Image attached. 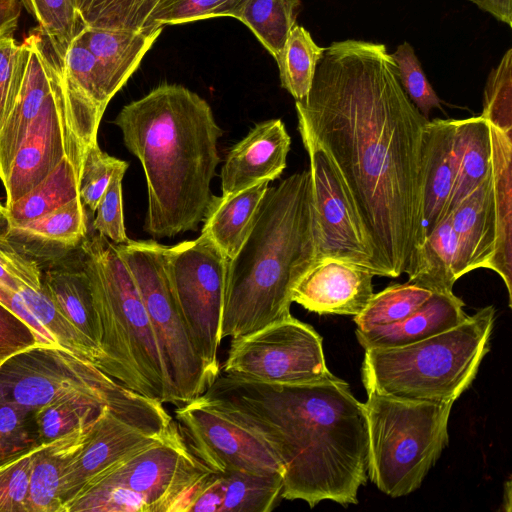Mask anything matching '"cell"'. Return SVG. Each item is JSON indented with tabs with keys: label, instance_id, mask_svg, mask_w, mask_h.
<instances>
[{
	"label": "cell",
	"instance_id": "obj_51",
	"mask_svg": "<svg viewBox=\"0 0 512 512\" xmlns=\"http://www.w3.org/2000/svg\"><path fill=\"white\" fill-rule=\"evenodd\" d=\"M503 504H504V506L505 505L507 506L505 510H507V511L511 510V481L510 480H508L505 483Z\"/></svg>",
	"mask_w": 512,
	"mask_h": 512
},
{
	"label": "cell",
	"instance_id": "obj_32",
	"mask_svg": "<svg viewBox=\"0 0 512 512\" xmlns=\"http://www.w3.org/2000/svg\"><path fill=\"white\" fill-rule=\"evenodd\" d=\"M218 474L223 491L221 512H269L281 497L283 475L245 471Z\"/></svg>",
	"mask_w": 512,
	"mask_h": 512
},
{
	"label": "cell",
	"instance_id": "obj_29",
	"mask_svg": "<svg viewBox=\"0 0 512 512\" xmlns=\"http://www.w3.org/2000/svg\"><path fill=\"white\" fill-rule=\"evenodd\" d=\"M84 156L64 157L52 172L23 197L6 206L12 225L23 224L80 198Z\"/></svg>",
	"mask_w": 512,
	"mask_h": 512
},
{
	"label": "cell",
	"instance_id": "obj_15",
	"mask_svg": "<svg viewBox=\"0 0 512 512\" xmlns=\"http://www.w3.org/2000/svg\"><path fill=\"white\" fill-rule=\"evenodd\" d=\"M173 422L164 405L141 411L105 405L64 473L60 493L63 512L91 479L159 439Z\"/></svg>",
	"mask_w": 512,
	"mask_h": 512
},
{
	"label": "cell",
	"instance_id": "obj_28",
	"mask_svg": "<svg viewBox=\"0 0 512 512\" xmlns=\"http://www.w3.org/2000/svg\"><path fill=\"white\" fill-rule=\"evenodd\" d=\"M42 283L55 307L99 348V329L91 286L81 262L78 266L51 267L42 273Z\"/></svg>",
	"mask_w": 512,
	"mask_h": 512
},
{
	"label": "cell",
	"instance_id": "obj_5",
	"mask_svg": "<svg viewBox=\"0 0 512 512\" xmlns=\"http://www.w3.org/2000/svg\"><path fill=\"white\" fill-rule=\"evenodd\" d=\"M80 249L98 322L97 367L127 389L175 406L142 297L116 244L97 233Z\"/></svg>",
	"mask_w": 512,
	"mask_h": 512
},
{
	"label": "cell",
	"instance_id": "obj_30",
	"mask_svg": "<svg viewBox=\"0 0 512 512\" xmlns=\"http://www.w3.org/2000/svg\"><path fill=\"white\" fill-rule=\"evenodd\" d=\"M457 241L448 214L430 233L406 273L408 282L431 292H453L456 274Z\"/></svg>",
	"mask_w": 512,
	"mask_h": 512
},
{
	"label": "cell",
	"instance_id": "obj_31",
	"mask_svg": "<svg viewBox=\"0 0 512 512\" xmlns=\"http://www.w3.org/2000/svg\"><path fill=\"white\" fill-rule=\"evenodd\" d=\"M300 0H245L236 19L245 24L276 60L296 24Z\"/></svg>",
	"mask_w": 512,
	"mask_h": 512
},
{
	"label": "cell",
	"instance_id": "obj_40",
	"mask_svg": "<svg viewBox=\"0 0 512 512\" xmlns=\"http://www.w3.org/2000/svg\"><path fill=\"white\" fill-rule=\"evenodd\" d=\"M401 86L419 112L427 119L433 109L442 110L441 100L429 83L413 47L404 42L391 54Z\"/></svg>",
	"mask_w": 512,
	"mask_h": 512
},
{
	"label": "cell",
	"instance_id": "obj_14",
	"mask_svg": "<svg viewBox=\"0 0 512 512\" xmlns=\"http://www.w3.org/2000/svg\"><path fill=\"white\" fill-rule=\"evenodd\" d=\"M301 138L309 157L314 261L339 258L366 267L375 275L373 246L344 180L322 148Z\"/></svg>",
	"mask_w": 512,
	"mask_h": 512
},
{
	"label": "cell",
	"instance_id": "obj_20",
	"mask_svg": "<svg viewBox=\"0 0 512 512\" xmlns=\"http://www.w3.org/2000/svg\"><path fill=\"white\" fill-rule=\"evenodd\" d=\"M454 128L455 119H434L429 120L424 129L420 248L430 233L448 215L454 179Z\"/></svg>",
	"mask_w": 512,
	"mask_h": 512
},
{
	"label": "cell",
	"instance_id": "obj_4",
	"mask_svg": "<svg viewBox=\"0 0 512 512\" xmlns=\"http://www.w3.org/2000/svg\"><path fill=\"white\" fill-rule=\"evenodd\" d=\"M314 258L311 180L304 170L268 187L247 238L229 260L222 340L291 315L292 288Z\"/></svg>",
	"mask_w": 512,
	"mask_h": 512
},
{
	"label": "cell",
	"instance_id": "obj_11",
	"mask_svg": "<svg viewBox=\"0 0 512 512\" xmlns=\"http://www.w3.org/2000/svg\"><path fill=\"white\" fill-rule=\"evenodd\" d=\"M229 260L205 235L165 246L169 282L196 352L210 375L220 374L218 349Z\"/></svg>",
	"mask_w": 512,
	"mask_h": 512
},
{
	"label": "cell",
	"instance_id": "obj_33",
	"mask_svg": "<svg viewBox=\"0 0 512 512\" xmlns=\"http://www.w3.org/2000/svg\"><path fill=\"white\" fill-rule=\"evenodd\" d=\"M323 52L304 27L293 26L276 62L281 85L295 101L308 94Z\"/></svg>",
	"mask_w": 512,
	"mask_h": 512
},
{
	"label": "cell",
	"instance_id": "obj_44",
	"mask_svg": "<svg viewBox=\"0 0 512 512\" xmlns=\"http://www.w3.org/2000/svg\"><path fill=\"white\" fill-rule=\"evenodd\" d=\"M37 444L34 412L0 399V463Z\"/></svg>",
	"mask_w": 512,
	"mask_h": 512
},
{
	"label": "cell",
	"instance_id": "obj_37",
	"mask_svg": "<svg viewBox=\"0 0 512 512\" xmlns=\"http://www.w3.org/2000/svg\"><path fill=\"white\" fill-rule=\"evenodd\" d=\"M56 52L65 53L85 27L72 0H20Z\"/></svg>",
	"mask_w": 512,
	"mask_h": 512
},
{
	"label": "cell",
	"instance_id": "obj_42",
	"mask_svg": "<svg viewBox=\"0 0 512 512\" xmlns=\"http://www.w3.org/2000/svg\"><path fill=\"white\" fill-rule=\"evenodd\" d=\"M40 444L0 463V512H27L33 460Z\"/></svg>",
	"mask_w": 512,
	"mask_h": 512
},
{
	"label": "cell",
	"instance_id": "obj_45",
	"mask_svg": "<svg viewBox=\"0 0 512 512\" xmlns=\"http://www.w3.org/2000/svg\"><path fill=\"white\" fill-rule=\"evenodd\" d=\"M128 166L119 168L112 176L101 197L92 227L94 231L115 244H122L129 239L126 234L122 203V180Z\"/></svg>",
	"mask_w": 512,
	"mask_h": 512
},
{
	"label": "cell",
	"instance_id": "obj_43",
	"mask_svg": "<svg viewBox=\"0 0 512 512\" xmlns=\"http://www.w3.org/2000/svg\"><path fill=\"white\" fill-rule=\"evenodd\" d=\"M124 166H129V163L102 151L98 141L88 147L80 176L79 196L92 213L96 211L113 174Z\"/></svg>",
	"mask_w": 512,
	"mask_h": 512
},
{
	"label": "cell",
	"instance_id": "obj_13",
	"mask_svg": "<svg viewBox=\"0 0 512 512\" xmlns=\"http://www.w3.org/2000/svg\"><path fill=\"white\" fill-rule=\"evenodd\" d=\"M175 421L196 457L217 473L285 474L270 444L217 402L201 395L176 407Z\"/></svg>",
	"mask_w": 512,
	"mask_h": 512
},
{
	"label": "cell",
	"instance_id": "obj_27",
	"mask_svg": "<svg viewBox=\"0 0 512 512\" xmlns=\"http://www.w3.org/2000/svg\"><path fill=\"white\" fill-rule=\"evenodd\" d=\"M453 156L454 179L448 214L491 174L490 126L481 115L455 119Z\"/></svg>",
	"mask_w": 512,
	"mask_h": 512
},
{
	"label": "cell",
	"instance_id": "obj_23",
	"mask_svg": "<svg viewBox=\"0 0 512 512\" xmlns=\"http://www.w3.org/2000/svg\"><path fill=\"white\" fill-rule=\"evenodd\" d=\"M87 232L85 206L77 198L34 220L12 225L8 240L28 256L52 257L80 246Z\"/></svg>",
	"mask_w": 512,
	"mask_h": 512
},
{
	"label": "cell",
	"instance_id": "obj_54",
	"mask_svg": "<svg viewBox=\"0 0 512 512\" xmlns=\"http://www.w3.org/2000/svg\"><path fill=\"white\" fill-rule=\"evenodd\" d=\"M1 364H2V363L0 362V365H1Z\"/></svg>",
	"mask_w": 512,
	"mask_h": 512
},
{
	"label": "cell",
	"instance_id": "obj_8",
	"mask_svg": "<svg viewBox=\"0 0 512 512\" xmlns=\"http://www.w3.org/2000/svg\"><path fill=\"white\" fill-rule=\"evenodd\" d=\"M453 403L367 393L368 476L391 497L417 490L448 445Z\"/></svg>",
	"mask_w": 512,
	"mask_h": 512
},
{
	"label": "cell",
	"instance_id": "obj_48",
	"mask_svg": "<svg viewBox=\"0 0 512 512\" xmlns=\"http://www.w3.org/2000/svg\"><path fill=\"white\" fill-rule=\"evenodd\" d=\"M20 0H0V38L11 36L18 26Z\"/></svg>",
	"mask_w": 512,
	"mask_h": 512
},
{
	"label": "cell",
	"instance_id": "obj_39",
	"mask_svg": "<svg viewBox=\"0 0 512 512\" xmlns=\"http://www.w3.org/2000/svg\"><path fill=\"white\" fill-rule=\"evenodd\" d=\"M481 116L512 135V49L505 52L487 78Z\"/></svg>",
	"mask_w": 512,
	"mask_h": 512
},
{
	"label": "cell",
	"instance_id": "obj_17",
	"mask_svg": "<svg viewBox=\"0 0 512 512\" xmlns=\"http://www.w3.org/2000/svg\"><path fill=\"white\" fill-rule=\"evenodd\" d=\"M373 272L356 263L323 257L312 263L291 291V301L320 315H357L373 295Z\"/></svg>",
	"mask_w": 512,
	"mask_h": 512
},
{
	"label": "cell",
	"instance_id": "obj_36",
	"mask_svg": "<svg viewBox=\"0 0 512 512\" xmlns=\"http://www.w3.org/2000/svg\"><path fill=\"white\" fill-rule=\"evenodd\" d=\"M162 0H79L84 26L103 29H153L150 19Z\"/></svg>",
	"mask_w": 512,
	"mask_h": 512
},
{
	"label": "cell",
	"instance_id": "obj_38",
	"mask_svg": "<svg viewBox=\"0 0 512 512\" xmlns=\"http://www.w3.org/2000/svg\"><path fill=\"white\" fill-rule=\"evenodd\" d=\"M63 60L76 87L96 115L102 119L112 97L95 57L75 39Z\"/></svg>",
	"mask_w": 512,
	"mask_h": 512
},
{
	"label": "cell",
	"instance_id": "obj_26",
	"mask_svg": "<svg viewBox=\"0 0 512 512\" xmlns=\"http://www.w3.org/2000/svg\"><path fill=\"white\" fill-rule=\"evenodd\" d=\"M270 181H260L239 192L214 196L207 207L201 234L231 260L247 238Z\"/></svg>",
	"mask_w": 512,
	"mask_h": 512
},
{
	"label": "cell",
	"instance_id": "obj_9",
	"mask_svg": "<svg viewBox=\"0 0 512 512\" xmlns=\"http://www.w3.org/2000/svg\"><path fill=\"white\" fill-rule=\"evenodd\" d=\"M73 395L93 397L130 411L164 405L127 389L94 363L59 346L38 344L0 365V399L34 412Z\"/></svg>",
	"mask_w": 512,
	"mask_h": 512
},
{
	"label": "cell",
	"instance_id": "obj_22",
	"mask_svg": "<svg viewBox=\"0 0 512 512\" xmlns=\"http://www.w3.org/2000/svg\"><path fill=\"white\" fill-rule=\"evenodd\" d=\"M163 28L133 31L85 26L76 39L95 57L113 98L136 71Z\"/></svg>",
	"mask_w": 512,
	"mask_h": 512
},
{
	"label": "cell",
	"instance_id": "obj_50",
	"mask_svg": "<svg viewBox=\"0 0 512 512\" xmlns=\"http://www.w3.org/2000/svg\"><path fill=\"white\" fill-rule=\"evenodd\" d=\"M11 221L7 207L0 202V242L8 241Z\"/></svg>",
	"mask_w": 512,
	"mask_h": 512
},
{
	"label": "cell",
	"instance_id": "obj_52",
	"mask_svg": "<svg viewBox=\"0 0 512 512\" xmlns=\"http://www.w3.org/2000/svg\"><path fill=\"white\" fill-rule=\"evenodd\" d=\"M74 5L76 6L77 10H78V3H79V0H72Z\"/></svg>",
	"mask_w": 512,
	"mask_h": 512
},
{
	"label": "cell",
	"instance_id": "obj_53",
	"mask_svg": "<svg viewBox=\"0 0 512 512\" xmlns=\"http://www.w3.org/2000/svg\"><path fill=\"white\" fill-rule=\"evenodd\" d=\"M239 6L241 5L242 2H244L245 0H234Z\"/></svg>",
	"mask_w": 512,
	"mask_h": 512
},
{
	"label": "cell",
	"instance_id": "obj_47",
	"mask_svg": "<svg viewBox=\"0 0 512 512\" xmlns=\"http://www.w3.org/2000/svg\"><path fill=\"white\" fill-rule=\"evenodd\" d=\"M38 344L36 333L0 302V362Z\"/></svg>",
	"mask_w": 512,
	"mask_h": 512
},
{
	"label": "cell",
	"instance_id": "obj_34",
	"mask_svg": "<svg viewBox=\"0 0 512 512\" xmlns=\"http://www.w3.org/2000/svg\"><path fill=\"white\" fill-rule=\"evenodd\" d=\"M105 405L108 404L93 397L73 395L40 407L34 411L39 444L50 442L95 420Z\"/></svg>",
	"mask_w": 512,
	"mask_h": 512
},
{
	"label": "cell",
	"instance_id": "obj_2",
	"mask_svg": "<svg viewBox=\"0 0 512 512\" xmlns=\"http://www.w3.org/2000/svg\"><path fill=\"white\" fill-rule=\"evenodd\" d=\"M202 395L270 444L285 469L282 498L311 508L324 500L358 503L368 480V424L347 382L333 376L279 385L220 372Z\"/></svg>",
	"mask_w": 512,
	"mask_h": 512
},
{
	"label": "cell",
	"instance_id": "obj_25",
	"mask_svg": "<svg viewBox=\"0 0 512 512\" xmlns=\"http://www.w3.org/2000/svg\"><path fill=\"white\" fill-rule=\"evenodd\" d=\"M95 420L40 444L30 474L27 512H63L60 493L64 473L86 441Z\"/></svg>",
	"mask_w": 512,
	"mask_h": 512
},
{
	"label": "cell",
	"instance_id": "obj_7",
	"mask_svg": "<svg viewBox=\"0 0 512 512\" xmlns=\"http://www.w3.org/2000/svg\"><path fill=\"white\" fill-rule=\"evenodd\" d=\"M174 422L156 441L91 479L65 512H187L211 473Z\"/></svg>",
	"mask_w": 512,
	"mask_h": 512
},
{
	"label": "cell",
	"instance_id": "obj_16",
	"mask_svg": "<svg viewBox=\"0 0 512 512\" xmlns=\"http://www.w3.org/2000/svg\"><path fill=\"white\" fill-rule=\"evenodd\" d=\"M64 71V61L38 27L20 43L19 83L13 107L0 129V180L6 179L30 123Z\"/></svg>",
	"mask_w": 512,
	"mask_h": 512
},
{
	"label": "cell",
	"instance_id": "obj_46",
	"mask_svg": "<svg viewBox=\"0 0 512 512\" xmlns=\"http://www.w3.org/2000/svg\"><path fill=\"white\" fill-rule=\"evenodd\" d=\"M20 43L13 36L0 38V129L16 98L19 83Z\"/></svg>",
	"mask_w": 512,
	"mask_h": 512
},
{
	"label": "cell",
	"instance_id": "obj_19",
	"mask_svg": "<svg viewBox=\"0 0 512 512\" xmlns=\"http://www.w3.org/2000/svg\"><path fill=\"white\" fill-rule=\"evenodd\" d=\"M457 241L456 274L489 269L496 241L492 173L449 213Z\"/></svg>",
	"mask_w": 512,
	"mask_h": 512
},
{
	"label": "cell",
	"instance_id": "obj_6",
	"mask_svg": "<svg viewBox=\"0 0 512 512\" xmlns=\"http://www.w3.org/2000/svg\"><path fill=\"white\" fill-rule=\"evenodd\" d=\"M496 310L486 306L447 331L409 345L367 349V393L409 401L454 403L476 377L490 348Z\"/></svg>",
	"mask_w": 512,
	"mask_h": 512
},
{
	"label": "cell",
	"instance_id": "obj_35",
	"mask_svg": "<svg viewBox=\"0 0 512 512\" xmlns=\"http://www.w3.org/2000/svg\"><path fill=\"white\" fill-rule=\"evenodd\" d=\"M433 292L417 284H393L373 293L366 307L354 316L357 329L393 324L417 310Z\"/></svg>",
	"mask_w": 512,
	"mask_h": 512
},
{
	"label": "cell",
	"instance_id": "obj_49",
	"mask_svg": "<svg viewBox=\"0 0 512 512\" xmlns=\"http://www.w3.org/2000/svg\"><path fill=\"white\" fill-rule=\"evenodd\" d=\"M497 20L512 26V0H470Z\"/></svg>",
	"mask_w": 512,
	"mask_h": 512
},
{
	"label": "cell",
	"instance_id": "obj_1",
	"mask_svg": "<svg viewBox=\"0 0 512 512\" xmlns=\"http://www.w3.org/2000/svg\"><path fill=\"white\" fill-rule=\"evenodd\" d=\"M298 129L338 169L374 250L375 275L398 278L421 244L422 149L429 121L409 99L383 44L333 42L306 97Z\"/></svg>",
	"mask_w": 512,
	"mask_h": 512
},
{
	"label": "cell",
	"instance_id": "obj_3",
	"mask_svg": "<svg viewBox=\"0 0 512 512\" xmlns=\"http://www.w3.org/2000/svg\"><path fill=\"white\" fill-rule=\"evenodd\" d=\"M113 123L144 170V230L154 238L197 230L220 161L222 130L208 102L182 85L165 83L125 105Z\"/></svg>",
	"mask_w": 512,
	"mask_h": 512
},
{
	"label": "cell",
	"instance_id": "obj_10",
	"mask_svg": "<svg viewBox=\"0 0 512 512\" xmlns=\"http://www.w3.org/2000/svg\"><path fill=\"white\" fill-rule=\"evenodd\" d=\"M116 247L142 297L175 406L201 396L215 379L196 352L176 303L166 271L165 245L154 240H128Z\"/></svg>",
	"mask_w": 512,
	"mask_h": 512
},
{
	"label": "cell",
	"instance_id": "obj_21",
	"mask_svg": "<svg viewBox=\"0 0 512 512\" xmlns=\"http://www.w3.org/2000/svg\"><path fill=\"white\" fill-rule=\"evenodd\" d=\"M464 305L453 292H434L403 320L366 330L356 329V337L364 350L409 345L461 324L468 317Z\"/></svg>",
	"mask_w": 512,
	"mask_h": 512
},
{
	"label": "cell",
	"instance_id": "obj_41",
	"mask_svg": "<svg viewBox=\"0 0 512 512\" xmlns=\"http://www.w3.org/2000/svg\"><path fill=\"white\" fill-rule=\"evenodd\" d=\"M238 8L234 0H162L150 23L156 28L217 17L236 18Z\"/></svg>",
	"mask_w": 512,
	"mask_h": 512
},
{
	"label": "cell",
	"instance_id": "obj_24",
	"mask_svg": "<svg viewBox=\"0 0 512 512\" xmlns=\"http://www.w3.org/2000/svg\"><path fill=\"white\" fill-rule=\"evenodd\" d=\"M494 189L496 241L489 269L503 280L512 303V135L489 123Z\"/></svg>",
	"mask_w": 512,
	"mask_h": 512
},
{
	"label": "cell",
	"instance_id": "obj_12",
	"mask_svg": "<svg viewBox=\"0 0 512 512\" xmlns=\"http://www.w3.org/2000/svg\"><path fill=\"white\" fill-rule=\"evenodd\" d=\"M220 372L279 385L310 384L335 376L326 365L322 337L292 314L231 338Z\"/></svg>",
	"mask_w": 512,
	"mask_h": 512
},
{
	"label": "cell",
	"instance_id": "obj_18",
	"mask_svg": "<svg viewBox=\"0 0 512 512\" xmlns=\"http://www.w3.org/2000/svg\"><path fill=\"white\" fill-rule=\"evenodd\" d=\"M290 146L291 138L281 119L257 123L227 154L221 170L222 195L278 179L286 168Z\"/></svg>",
	"mask_w": 512,
	"mask_h": 512
}]
</instances>
